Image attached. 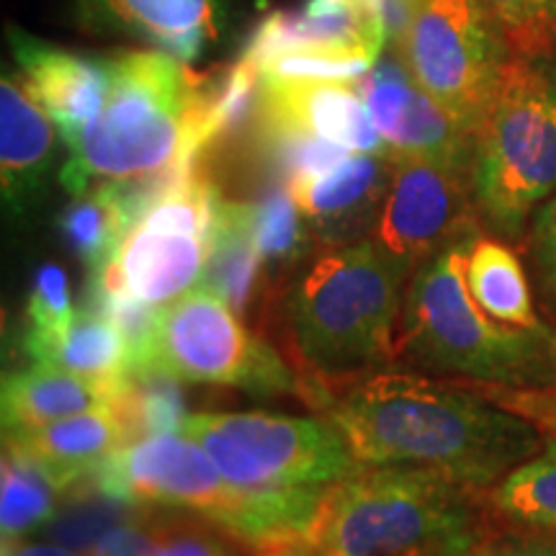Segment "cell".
Listing matches in <instances>:
<instances>
[{"mask_svg": "<svg viewBox=\"0 0 556 556\" xmlns=\"http://www.w3.org/2000/svg\"><path fill=\"white\" fill-rule=\"evenodd\" d=\"M152 366L191 384L304 397L302 379L281 348L206 287L191 289L160 312Z\"/></svg>", "mask_w": 556, "mask_h": 556, "instance_id": "30bf717a", "label": "cell"}, {"mask_svg": "<svg viewBox=\"0 0 556 556\" xmlns=\"http://www.w3.org/2000/svg\"><path fill=\"white\" fill-rule=\"evenodd\" d=\"M384 24L366 0H307L302 11H278L255 29L242 58L255 67L291 50L366 52L379 60Z\"/></svg>", "mask_w": 556, "mask_h": 556, "instance_id": "e0dca14e", "label": "cell"}, {"mask_svg": "<svg viewBox=\"0 0 556 556\" xmlns=\"http://www.w3.org/2000/svg\"><path fill=\"white\" fill-rule=\"evenodd\" d=\"M513 52H556V0H484Z\"/></svg>", "mask_w": 556, "mask_h": 556, "instance_id": "1f68e13d", "label": "cell"}, {"mask_svg": "<svg viewBox=\"0 0 556 556\" xmlns=\"http://www.w3.org/2000/svg\"><path fill=\"white\" fill-rule=\"evenodd\" d=\"M482 495L415 467H358L325 492L323 556H458L484 539Z\"/></svg>", "mask_w": 556, "mask_h": 556, "instance_id": "8992f818", "label": "cell"}, {"mask_svg": "<svg viewBox=\"0 0 556 556\" xmlns=\"http://www.w3.org/2000/svg\"><path fill=\"white\" fill-rule=\"evenodd\" d=\"M184 435L212 456L229 482L245 490H325L358 469L330 420L276 413H197Z\"/></svg>", "mask_w": 556, "mask_h": 556, "instance_id": "ba28073f", "label": "cell"}, {"mask_svg": "<svg viewBox=\"0 0 556 556\" xmlns=\"http://www.w3.org/2000/svg\"><path fill=\"white\" fill-rule=\"evenodd\" d=\"M358 96L366 101L394 157H422L471 176L475 137L420 88L397 54L377 62L371 73L358 80Z\"/></svg>", "mask_w": 556, "mask_h": 556, "instance_id": "7c38bea8", "label": "cell"}, {"mask_svg": "<svg viewBox=\"0 0 556 556\" xmlns=\"http://www.w3.org/2000/svg\"><path fill=\"white\" fill-rule=\"evenodd\" d=\"M397 58L451 119L477 137L513 47L484 0H417Z\"/></svg>", "mask_w": 556, "mask_h": 556, "instance_id": "9c48e42d", "label": "cell"}, {"mask_svg": "<svg viewBox=\"0 0 556 556\" xmlns=\"http://www.w3.org/2000/svg\"><path fill=\"white\" fill-rule=\"evenodd\" d=\"M54 157L52 119L21 75L0 83V178L5 206L21 214L41 189Z\"/></svg>", "mask_w": 556, "mask_h": 556, "instance_id": "ffe728a7", "label": "cell"}, {"mask_svg": "<svg viewBox=\"0 0 556 556\" xmlns=\"http://www.w3.org/2000/svg\"><path fill=\"white\" fill-rule=\"evenodd\" d=\"M475 240L456 242L413 270L392 368L484 387H556L552 325L513 328L486 315L471 296L467 258Z\"/></svg>", "mask_w": 556, "mask_h": 556, "instance_id": "3957f363", "label": "cell"}, {"mask_svg": "<svg viewBox=\"0 0 556 556\" xmlns=\"http://www.w3.org/2000/svg\"><path fill=\"white\" fill-rule=\"evenodd\" d=\"M250 556H323L319 548L309 541H299V544H281V546H266L253 552Z\"/></svg>", "mask_w": 556, "mask_h": 556, "instance_id": "f35d334b", "label": "cell"}, {"mask_svg": "<svg viewBox=\"0 0 556 556\" xmlns=\"http://www.w3.org/2000/svg\"><path fill=\"white\" fill-rule=\"evenodd\" d=\"M479 212L469 173L422 157H394L392 180L371 240L415 270L456 242L479 238Z\"/></svg>", "mask_w": 556, "mask_h": 556, "instance_id": "8fae6325", "label": "cell"}, {"mask_svg": "<svg viewBox=\"0 0 556 556\" xmlns=\"http://www.w3.org/2000/svg\"><path fill=\"white\" fill-rule=\"evenodd\" d=\"M413 270L371 238L323 248L281 289L274 343L294 366L312 409L330 389L392 368Z\"/></svg>", "mask_w": 556, "mask_h": 556, "instance_id": "7a4b0ae2", "label": "cell"}, {"mask_svg": "<svg viewBox=\"0 0 556 556\" xmlns=\"http://www.w3.org/2000/svg\"><path fill=\"white\" fill-rule=\"evenodd\" d=\"M111 24L193 62L217 39V0H101Z\"/></svg>", "mask_w": 556, "mask_h": 556, "instance_id": "7402d4cb", "label": "cell"}, {"mask_svg": "<svg viewBox=\"0 0 556 556\" xmlns=\"http://www.w3.org/2000/svg\"><path fill=\"white\" fill-rule=\"evenodd\" d=\"M41 364H54L78 377L101 381L122 389L135 368L131 348L114 323L96 312L83 309L75 315L73 328L54 345L50 358Z\"/></svg>", "mask_w": 556, "mask_h": 556, "instance_id": "4316f807", "label": "cell"}, {"mask_svg": "<svg viewBox=\"0 0 556 556\" xmlns=\"http://www.w3.org/2000/svg\"><path fill=\"white\" fill-rule=\"evenodd\" d=\"M60 486L31 462L3 448L0 467V533L3 544H16L45 528L58 513Z\"/></svg>", "mask_w": 556, "mask_h": 556, "instance_id": "f1b7e54d", "label": "cell"}, {"mask_svg": "<svg viewBox=\"0 0 556 556\" xmlns=\"http://www.w3.org/2000/svg\"><path fill=\"white\" fill-rule=\"evenodd\" d=\"M111 409L127 430L129 443L180 430L189 417L180 379L160 366L135 368L122 384Z\"/></svg>", "mask_w": 556, "mask_h": 556, "instance_id": "83f0119b", "label": "cell"}, {"mask_svg": "<svg viewBox=\"0 0 556 556\" xmlns=\"http://www.w3.org/2000/svg\"><path fill=\"white\" fill-rule=\"evenodd\" d=\"M492 516L510 533L556 541V438L482 495Z\"/></svg>", "mask_w": 556, "mask_h": 556, "instance_id": "603a6c76", "label": "cell"}, {"mask_svg": "<svg viewBox=\"0 0 556 556\" xmlns=\"http://www.w3.org/2000/svg\"><path fill=\"white\" fill-rule=\"evenodd\" d=\"M135 225L119 184L90 186L86 193L75 197L73 204L62 208L58 219L62 238L86 263L90 274L114 258Z\"/></svg>", "mask_w": 556, "mask_h": 556, "instance_id": "d4e9b609", "label": "cell"}, {"mask_svg": "<svg viewBox=\"0 0 556 556\" xmlns=\"http://www.w3.org/2000/svg\"><path fill=\"white\" fill-rule=\"evenodd\" d=\"M503 556H556V541L544 536H526V533H505L495 539Z\"/></svg>", "mask_w": 556, "mask_h": 556, "instance_id": "8d00e7d4", "label": "cell"}, {"mask_svg": "<svg viewBox=\"0 0 556 556\" xmlns=\"http://www.w3.org/2000/svg\"><path fill=\"white\" fill-rule=\"evenodd\" d=\"M458 556H503V552L497 548L495 539L484 536V539H479L475 546H469L467 552H462Z\"/></svg>", "mask_w": 556, "mask_h": 556, "instance_id": "ab89813d", "label": "cell"}, {"mask_svg": "<svg viewBox=\"0 0 556 556\" xmlns=\"http://www.w3.org/2000/svg\"><path fill=\"white\" fill-rule=\"evenodd\" d=\"M208 238L137 222L106 266L90 274L109 289H124L142 302L165 307L204 278Z\"/></svg>", "mask_w": 556, "mask_h": 556, "instance_id": "5bb4252c", "label": "cell"}, {"mask_svg": "<svg viewBox=\"0 0 556 556\" xmlns=\"http://www.w3.org/2000/svg\"><path fill=\"white\" fill-rule=\"evenodd\" d=\"M469 384V381H467ZM495 405L510 409L526 420H531L546 438H556V387L546 389H507L469 384Z\"/></svg>", "mask_w": 556, "mask_h": 556, "instance_id": "e575fe53", "label": "cell"}, {"mask_svg": "<svg viewBox=\"0 0 556 556\" xmlns=\"http://www.w3.org/2000/svg\"><path fill=\"white\" fill-rule=\"evenodd\" d=\"M201 287L212 289L250 328L270 338L281 289L270 281L266 263L255 248L248 201L219 199Z\"/></svg>", "mask_w": 556, "mask_h": 556, "instance_id": "2e32d148", "label": "cell"}, {"mask_svg": "<svg viewBox=\"0 0 556 556\" xmlns=\"http://www.w3.org/2000/svg\"><path fill=\"white\" fill-rule=\"evenodd\" d=\"M170 510L148 507L137 518L124 520L96 541L86 556H155L168 528Z\"/></svg>", "mask_w": 556, "mask_h": 556, "instance_id": "d6a6232c", "label": "cell"}, {"mask_svg": "<svg viewBox=\"0 0 556 556\" xmlns=\"http://www.w3.org/2000/svg\"><path fill=\"white\" fill-rule=\"evenodd\" d=\"M471 191L479 217L507 240L556 193V52H513L475 137Z\"/></svg>", "mask_w": 556, "mask_h": 556, "instance_id": "52a82bcc", "label": "cell"}, {"mask_svg": "<svg viewBox=\"0 0 556 556\" xmlns=\"http://www.w3.org/2000/svg\"><path fill=\"white\" fill-rule=\"evenodd\" d=\"M3 556H86L75 548L62 544H31V541H16V544H3Z\"/></svg>", "mask_w": 556, "mask_h": 556, "instance_id": "74e56055", "label": "cell"}, {"mask_svg": "<svg viewBox=\"0 0 556 556\" xmlns=\"http://www.w3.org/2000/svg\"><path fill=\"white\" fill-rule=\"evenodd\" d=\"M394 155H348L336 168L289 186L323 248H343L371 238L384 206Z\"/></svg>", "mask_w": 556, "mask_h": 556, "instance_id": "4fadbf2b", "label": "cell"}, {"mask_svg": "<svg viewBox=\"0 0 556 556\" xmlns=\"http://www.w3.org/2000/svg\"><path fill=\"white\" fill-rule=\"evenodd\" d=\"M248 217L270 281L283 289L299 266L309 258L315 235L296 199L291 197L289 186L283 184L270 186L258 199L248 201Z\"/></svg>", "mask_w": 556, "mask_h": 556, "instance_id": "484cf974", "label": "cell"}, {"mask_svg": "<svg viewBox=\"0 0 556 556\" xmlns=\"http://www.w3.org/2000/svg\"><path fill=\"white\" fill-rule=\"evenodd\" d=\"M119 389L78 377L54 364H34L3 379V430L39 428L47 422L114 405Z\"/></svg>", "mask_w": 556, "mask_h": 556, "instance_id": "44dd1931", "label": "cell"}, {"mask_svg": "<svg viewBox=\"0 0 556 556\" xmlns=\"http://www.w3.org/2000/svg\"><path fill=\"white\" fill-rule=\"evenodd\" d=\"M103 490L129 503L191 513L217 526L240 548L315 539L325 490H245L222 475L189 435L160 433L111 454L93 475Z\"/></svg>", "mask_w": 556, "mask_h": 556, "instance_id": "5b68a950", "label": "cell"}, {"mask_svg": "<svg viewBox=\"0 0 556 556\" xmlns=\"http://www.w3.org/2000/svg\"><path fill=\"white\" fill-rule=\"evenodd\" d=\"M235 541L208 520L170 510L168 528L155 556H232Z\"/></svg>", "mask_w": 556, "mask_h": 556, "instance_id": "836d02e7", "label": "cell"}, {"mask_svg": "<svg viewBox=\"0 0 556 556\" xmlns=\"http://www.w3.org/2000/svg\"><path fill=\"white\" fill-rule=\"evenodd\" d=\"M13 54H16L26 88L58 124L67 148L78 142L83 129L99 116L106 101V60L80 58L21 31H13Z\"/></svg>", "mask_w": 556, "mask_h": 556, "instance_id": "ac0fdd59", "label": "cell"}, {"mask_svg": "<svg viewBox=\"0 0 556 556\" xmlns=\"http://www.w3.org/2000/svg\"><path fill=\"white\" fill-rule=\"evenodd\" d=\"M75 315L70 302L65 268L58 263H45L34 276L29 304H26V336L24 351L34 364L50 358L54 345L73 328Z\"/></svg>", "mask_w": 556, "mask_h": 556, "instance_id": "f546056e", "label": "cell"}, {"mask_svg": "<svg viewBox=\"0 0 556 556\" xmlns=\"http://www.w3.org/2000/svg\"><path fill=\"white\" fill-rule=\"evenodd\" d=\"M258 119L312 131L351 152L392 155L366 101L345 83L263 78Z\"/></svg>", "mask_w": 556, "mask_h": 556, "instance_id": "9a60e30c", "label": "cell"}, {"mask_svg": "<svg viewBox=\"0 0 556 556\" xmlns=\"http://www.w3.org/2000/svg\"><path fill=\"white\" fill-rule=\"evenodd\" d=\"M377 58L366 52H336V50H291L276 54L258 65L263 78L291 80H323V83H358L371 73Z\"/></svg>", "mask_w": 556, "mask_h": 556, "instance_id": "4dcf8cb0", "label": "cell"}, {"mask_svg": "<svg viewBox=\"0 0 556 556\" xmlns=\"http://www.w3.org/2000/svg\"><path fill=\"white\" fill-rule=\"evenodd\" d=\"M467 283L486 315L513 328H541L528 276L518 255L495 238H477L469 248Z\"/></svg>", "mask_w": 556, "mask_h": 556, "instance_id": "cb8c5ba5", "label": "cell"}, {"mask_svg": "<svg viewBox=\"0 0 556 556\" xmlns=\"http://www.w3.org/2000/svg\"><path fill=\"white\" fill-rule=\"evenodd\" d=\"M531 258L544 302L556 312V193L539 206L533 217Z\"/></svg>", "mask_w": 556, "mask_h": 556, "instance_id": "d590c367", "label": "cell"}, {"mask_svg": "<svg viewBox=\"0 0 556 556\" xmlns=\"http://www.w3.org/2000/svg\"><path fill=\"white\" fill-rule=\"evenodd\" d=\"M106 65V101L67 148L60 173L73 197L90 186L163 176L204 160L199 127L208 73H193L168 52H119Z\"/></svg>", "mask_w": 556, "mask_h": 556, "instance_id": "277c9868", "label": "cell"}, {"mask_svg": "<svg viewBox=\"0 0 556 556\" xmlns=\"http://www.w3.org/2000/svg\"><path fill=\"white\" fill-rule=\"evenodd\" d=\"M315 413L340 430L358 467L430 469L479 495L546 443L531 420L475 387L400 368L330 389Z\"/></svg>", "mask_w": 556, "mask_h": 556, "instance_id": "6da1fadb", "label": "cell"}, {"mask_svg": "<svg viewBox=\"0 0 556 556\" xmlns=\"http://www.w3.org/2000/svg\"><path fill=\"white\" fill-rule=\"evenodd\" d=\"M124 446H129L127 430L111 407L90 409L39 428L3 430V448L45 471L60 492L96 475V469Z\"/></svg>", "mask_w": 556, "mask_h": 556, "instance_id": "d6986e66", "label": "cell"}]
</instances>
